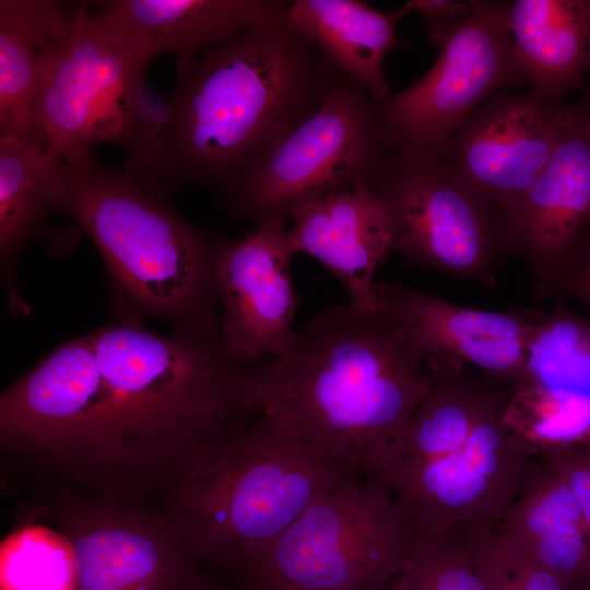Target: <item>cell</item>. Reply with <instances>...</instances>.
<instances>
[{
    "mask_svg": "<svg viewBox=\"0 0 590 590\" xmlns=\"http://www.w3.org/2000/svg\"><path fill=\"white\" fill-rule=\"evenodd\" d=\"M97 367L75 480L93 498L157 506L260 413L259 368L219 340L114 321L88 332Z\"/></svg>",
    "mask_w": 590,
    "mask_h": 590,
    "instance_id": "cell-1",
    "label": "cell"
},
{
    "mask_svg": "<svg viewBox=\"0 0 590 590\" xmlns=\"http://www.w3.org/2000/svg\"><path fill=\"white\" fill-rule=\"evenodd\" d=\"M346 76L284 16L202 54L167 94L157 184L212 192L229 213L273 150Z\"/></svg>",
    "mask_w": 590,
    "mask_h": 590,
    "instance_id": "cell-2",
    "label": "cell"
},
{
    "mask_svg": "<svg viewBox=\"0 0 590 590\" xmlns=\"http://www.w3.org/2000/svg\"><path fill=\"white\" fill-rule=\"evenodd\" d=\"M425 361L412 324L381 302L373 310L333 305L269 361L260 398L315 456L377 476L428 392Z\"/></svg>",
    "mask_w": 590,
    "mask_h": 590,
    "instance_id": "cell-3",
    "label": "cell"
},
{
    "mask_svg": "<svg viewBox=\"0 0 590 590\" xmlns=\"http://www.w3.org/2000/svg\"><path fill=\"white\" fill-rule=\"evenodd\" d=\"M170 198L86 151L61 160L51 208L102 256L116 321L157 320L176 335L219 340L220 264L233 240L185 220Z\"/></svg>",
    "mask_w": 590,
    "mask_h": 590,
    "instance_id": "cell-4",
    "label": "cell"
},
{
    "mask_svg": "<svg viewBox=\"0 0 590 590\" xmlns=\"http://www.w3.org/2000/svg\"><path fill=\"white\" fill-rule=\"evenodd\" d=\"M356 476L315 456L264 411L213 449L156 507L204 570L232 583L326 489Z\"/></svg>",
    "mask_w": 590,
    "mask_h": 590,
    "instance_id": "cell-5",
    "label": "cell"
},
{
    "mask_svg": "<svg viewBox=\"0 0 590 590\" xmlns=\"http://www.w3.org/2000/svg\"><path fill=\"white\" fill-rule=\"evenodd\" d=\"M415 531L377 476L322 492L231 583L238 590H337L393 580Z\"/></svg>",
    "mask_w": 590,
    "mask_h": 590,
    "instance_id": "cell-6",
    "label": "cell"
},
{
    "mask_svg": "<svg viewBox=\"0 0 590 590\" xmlns=\"http://www.w3.org/2000/svg\"><path fill=\"white\" fill-rule=\"evenodd\" d=\"M158 54L83 2L79 19L43 76L31 141L63 160L109 143L123 146L130 103Z\"/></svg>",
    "mask_w": 590,
    "mask_h": 590,
    "instance_id": "cell-7",
    "label": "cell"
},
{
    "mask_svg": "<svg viewBox=\"0 0 590 590\" xmlns=\"http://www.w3.org/2000/svg\"><path fill=\"white\" fill-rule=\"evenodd\" d=\"M470 14L435 47L439 56L413 84L376 104L385 154L434 160L461 122L494 92L522 83L511 56L509 1L469 0Z\"/></svg>",
    "mask_w": 590,
    "mask_h": 590,
    "instance_id": "cell-8",
    "label": "cell"
},
{
    "mask_svg": "<svg viewBox=\"0 0 590 590\" xmlns=\"http://www.w3.org/2000/svg\"><path fill=\"white\" fill-rule=\"evenodd\" d=\"M371 186L390 217L392 252L420 268L496 285V271L510 256L503 208L434 160L386 156Z\"/></svg>",
    "mask_w": 590,
    "mask_h": 590,
    "instance_id": "cell-9",
    "label": "cell"
},
{
    "mask_svg": "<svg viewBox=\"0 0 590 590\" xmlns=\"http://www.w3.org/2000/svg\"><path fill=\"white\" fill-rule=\"evenodd\" d=\"M386 156L376 103L346 75L273 150L229 215L284 222L297 206L331 191L373 185Z\"/></svg>",
    "mask_w": 590,
    "mask_h": 590,
    "instance_id": "cell-10",
    "label": "cell"
},
{
    "mask_svg": "<svg viewBox=\"0 0 590 590\" xmlns=\"http://www.w3.org/2000/svg\"><path fill=\"white\" fill-rule=\"evenodd\" d=\"M483 418L462 442L387 463L384 482L415 532L452 527L493 530L519 497L531 452L504 418Z\"/></svg>",
    "mask_w": 590,
    "mask_h": 590,
    "instance_id": "cell-11",
    "label": "cell"
},
{
    "mask_svg": "<svg viewBox=\"0 0 590 590\" xmlns=\"http://www.w3.org/2000/svg\"><path fill=\"white\" fill-rule=\"evenodd\" d=\"M60 497L52 517L72 547L75 590H164L201 567L155 506Z\"/></svg>",
    "mask_w": 590,
    "mask_h": 590,
    "instance_id": "cell-12",
    "label": "cell"
},
{
    "mask_svg": "<svg viewBox=\"0 0 590 590\" xmlns=\"http://www.w3.org/2000/svg\"><path fill=\"white\" fill-rule=\"evenodd\" d=\"M568 104L532 88L500 92L474 109L434 158L451 177L511 208L547 164Z\"/></svg>",
    "mask_w": 590,
    "mask_h": 590,
    "instance_id": "cell-13",
    "label": "cell"
},
{
    "mask_svg": "<svg viewBox=\"0 0 590 590\" xmlns=\"http://www.w3.org/2000/svg\"><path fill=\"white\" fill-rule=\"evenodd\" d=\"M294 255L280 220L257 223L256 231L225 250L219 273V341L235 359L256 363L291 349L299 304L290 269Z\"/></svg>",
    "mask_w": 590,
    "mask_h": 590,
    "instance_id": "cell-14",
    "label": "cell"
},
{
    "mask_svg": "<svg viewBox=\"0 0 590 590\" xmlns=\"http://www.w3.org/2000/svg\"><path fill=\"white\" fill-rule=\"evenodd\" d=\"M590 228V105L568 104L556 146L533 185L505 210L510 256L536 282Z\"/></svg>",
    "mask_w": 590,
    "mask_h": 590,
    "instance_id": "cell-15",
    "label": "cell"
},
{
    "mask_svg": "<svg viewBox=\"0 0 590 590\" xmlns=\"http://www.w3.org/2000/svg\"><path fill=\"white\" fill-rule=\"evenodd\" d=\"M379 302L414 328L426 356L446 353L509 386L520 378L528 349L546 319L538 307H461L398 282L377 281Z\"/></svg>",
    "mask_w": 590,
    "mask_h": 590,
    "instance_id": "cell-16",
    "label": "cell"
},
{
    "mask_svg": "<svg viewBox=\"0 0 590 590\" xmlns=\"http://www.w3.org/2000/svg\"><path fill=\"white\" fill-rule=\"evenodd\" d=\"M290 219L294 253H307L327 267L346 287L349 306L376 309L379 300L374 276L392 252V228L373 186L337 189L297 206Z\"/></svg>",
    "mask_w": 590,
    "mask_h": 590,
    "instance_id": "cell-17",
    "label": "cell"
},
{
    "mask_svg": "<svg viewBox=\"0 0 590 590\" xmlns=\"http://www.w3.org/2000/svg\"><path fill=\"white\" fill-rule=\"evenodd\" d=\"M285 0H106L90 1L92 13L130 35L144 37L160 54H170L177 78L205 51L246 28L287 14Z\"/></svg>",
    "mask_w": 590,
    "mask_h": 590,
    "instance_id": "cell-18",
    "label": "cell"
},
{
    "mask_svg": "<svg viewBox=\"0 0 590 590\" xmlns=\"http://www.w3.org/2000/svg\"><path fill=\"white\" fill-rule=\"evenodd\" d=\"M83 2L0 0V137L32 139L44 74Z\"/></svg>",
    "mask_w": 590,
    "mask_h": 590,
    "instance_id": "cell-19",
    "label": "cell"
},
{
    "mask_svg": "<svg viewBox=\"0 0 590 590\" xmlns=\"http://www.w3.org/2000/svg\"><path fill=\"white\" fill-rule=\"evenodd\" d=\"M511 56L522 83L563 99L586 87L590 60V0L509 1Z\"/></svg>",
    "mask_w": 590,
    "mask_h": 590,
    "instance_id": "cell-20",
    "label": "cell"
},
{
    "mask_svg": "<svg viewBox=\"0 0 590 590\" xmlns=\"http://www.w3.org/2000/svg\"><path fill=\"white\" fill-rule=\"evenodd\" d=\"M409 13L412 11L408 2L394 11L381 12L359 0H293L287 17L378 104L392 93L384 63L391 50L405 46L396 27Z\"/></svg>",
    "mask_w": 590,
    "mask_h": 590,
    "instance_id": "cell-21",
    "label": "cell"
},
{
    "mask_svg": "<svg viewBox=\"0 0 590 590\" xmlns=\"http://www.w3.org/2000/svg\"><path fill=\"white\" fill-rule=\"evenodd\" d=\"M500 533L558 575L571 590L590 589V528L575 495L544 462L533 464Z\"/></svg>",
    "mask_w": 590,
    "mask_h": 590,
    "instance_id": "cell-22",
    "label": "cell"
},
{
    "mask_svg": "<svg viewBox=\"0 0 590 590\" xmlns=\"http://www.w3.org/2000/svg\"><path fill=\"white\" fill-rule=\"evenodd\" d=\"M60 163L33 141L0 137V270L15 318L32 314L19 290V262L27 246L47 233Z\"/></svg>",
    "mask_w": 590,
    "mask_h": 590,
    "instance_id": "cell-23",
    "label": "cell"
},
{
    "mask_svg": "<svg viewBox=\"0 0 590 590\" xmlns=\"http://www.w3.org/2000/svg\"><path fill=\"white\" fill-rule=\"evenodd\" d=\"M521 385L590 396V316L575 314L566 300L557 299L532 338L524 369L512 386Z\"/></svg>",
    "mask_w": 590,
    "mask_h": 590,
    "instance_id": "cell-24",
    "label": "cell"
},
{
    "mask_svg": "<svg viewBox=\"0 0 590 590\" xmlns=\"http://www.w3.org/2000/svg\"><path fill=\"white\" fill-rule=\"evenodd\" d=\"M504 418L531 455L581 445L590 440V396L512 386Z\"/></svg>",
    "mask_w": 590,
    "mask_h": 590,
    "instance_id": "cell-25",
    "label": "cell"
},
{
    "mask_svg": "<svg viewBox=\"0 0 590 590\" xmlns=\"http://www.w3.org/2000/svg\"><path fill=\"white\" fill-rule=\"evenodd\" d=\"M1 590H75L69 540L43 527L21 528L1 547Z\"/></svg>",
    "mask_w": 590,
    "mask_h": 590,
    "instance_id": "cell-26",
    "label": "cell"
},
{
    "mask_svg": "<svg viewBox=\"0 0 590 590\" xmlns=\"http://www.w3.org/2000/svg\"><path fill=\"white\" fill-rule=\"evenodd\" d=\"M459 527L415 532L402 569L425 590H487L473 562L467 536Z\"/></svg>",
    "mask_w": 590,
    "mask_h": 590,
    "instance_id": "cell-27",
    "label": "cell"
},
{
    "mask_svg": "<svg viewBox=\"0 0 590 590\" xmlns=\"http://www.w3.org/2000/svg\"><path fill=\"white\" fill-rule=\"evenodd\" d=\"M169 111L167 95L161 94L143 78L131 97L122 146L128 154L125 169L156 187L157 143L168 123Z\"/></svg>",
    "mask_w": 590,
    "mask_h": 590,
    "instance_id": "cell-28",
    "label": "cell"
},
{
    "mask_svg": "<svg viewBox=\"0 0 590 590\" xmlns=\"http://www.w3.org/2000/svg\"><path fill=\"white\" fill-rule=\"evenodd\" d=\"M536 299L573 300L590 312V228L576 241L553 271L535 283Z\"/></svg>",
    "mask_w": 590,
    "mask_h": 590,
    "instance_id": "cell-29",
    "label": "cell"
},
{
    "mask_svg": "<svg viewBox=\"0 0 590 590\" xmlns=\"http://www.w3.org/2000/svg\"><path fill=\"white\" fill-rule=\"evenodd\" d=\"M497 551L517 590H571L554 571L503 533H494Z\"/></svg>",
    "mask_w": 590,
    "mask_h": 590,
    "instance_id": "cell-30",
    "label": "cell"
},
{
    "mask_svg": "<svg viewBox=\"0 0 590 590\" xmlns=\"http://www.w3.org/2000/svg\"><path fill=\"white\" fill-rule=\"evenodd\" d=\"M545 463L575 495L590 528V450L582 444L543 455Z\"/></svg>",
    "mask_w": 590,
    "mask_h": 590,
    "instance_id": "cell-31",
    "label": "cell"
},
{
    "mask_svg": "<svg viewBox=\"0 0 590 590\" xmlns=\"http://www.w3.org/2000/svg\"><path fill=\"white\" fill-rule=\"evenodd\" d=\"M467 541L487 590H517L497 551L493 530L468 527Z\"/></svg>",
    "mask_w": 590,
    "mask_h": 590,
    "instance_id": "cell-32",
    "label": "cell"
},
{
    "mask_svg": "<svg viewBox=\"0 0 590 590\" xmlns=\"http://www.w3.org/2000/svg\"><path fill=\"white\" fill-rule=\"evenodd\" d=\"M412 12L428 23L427 38L436 46L460 26L470 14L469 3L457 0H409Z\"/></svg>",
    "mask_w": 590,
    "mask_h": 590,
    "instance_id": "cell-33",
    "label": "cell"
},
{
    "mask_svg": "<svg viewBox=\"0 0 590 590\" xmlns=\"http://www.w3.org/2000/svg\"><path fill=\"white\" fill-rule=\"evenodd\" d=\"M164 590H238L229 582L199 568Z\"/></svg>",
    "mask_w": 590,
    "mask_h": 590,
    "instance_id": "cell-34",
    "label": "cell"
},
{
    "mask_svg": "<svg viewBox=\"0 0 590 590\" xmlns=\"http://www.w3.org/2000/svg\"><path fill=\"white\" fill-rule=\"evenodd\" d=\"M390 590H425L421 583L405 569L391 581Z\"/></svg>",
    "mask_w": 590,
    "mask_h": 590,
    "instance_id": "cell-35",
    "label": "cell"
},
{
    "mask_svg": "<svg viewBox=\"0 0 590 590\" xmlns=\"http://www.w3.org/2000/svg\"><path fill=\"white\" fill-rule=\"evenodd\" d=\"M391 581L373 583L368 586L349 588V589H337V590H390ZM274 590H299V589H274Z\"/></svg>",
    "mask_w": 590,
    "mask_h": 590,
    "instance_id": "cell-36",
    "label": "cell"
},
{
    "mask_svg": "<svg viewBox=\"0 0 590 590\" xmlns=\"http://www.w3.org/2000/svg\"><path fill=\"white\" fill-rule=\"evenodd\" d=\"M588 83L586 84V93L582 99H585L590 105V60H589V67H588Z\"/></svg>",
    "mask_w": 590,
    "mask_h": 590,
    "instance_id": "cell-37",
    "label": "cell"
},
{
    "mask_svg": "<svg viewBox=\"0 0 590 590\" xmlns=\"http://www.w3.org/2000/svg\"><path fill=\"white\" fill-rule=\"evenodd\" d=\"M582 445H583L586 448H588V449L590 450V440L587 441V442H585V444H582Z\"/></svg>",
    "mask_w": 590,
    "mask_h": 590,
    "instance_id": "cell-38",
    "label": "cell"
},
{
    "mask_svg": "<svg viewBox=\"0 0 590 590\" xmlns=\"http://www.w3.org/2000/svg\"><path fill=\"white\" fill-rule=\"evenodd\" d=\"M590 590V589H589Z\"/></svg>",
    "mask_w": 590,
    "mask_h": 590,
    "instance_id": "cell-39",
    "label": "cell"
}]
</instances>
